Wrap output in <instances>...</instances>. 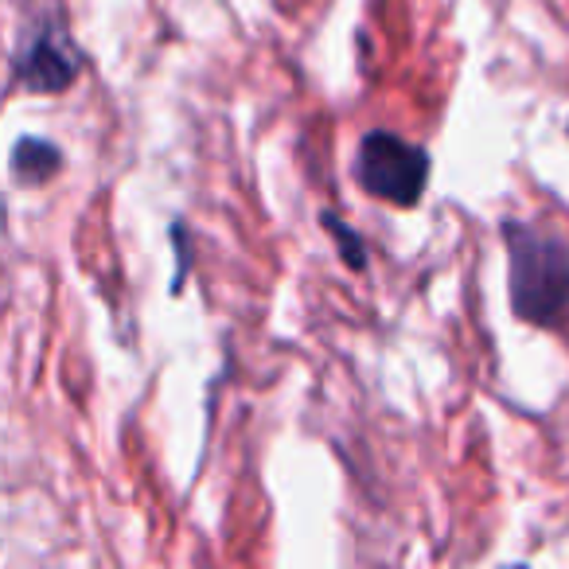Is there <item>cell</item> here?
Returning <instances> with one entry per match:
<instances>
[{
    "instance_id": "obj_3",
    "label": "cell",
    "mask_w": 569,
    "mask_h": 569,
    "mask_svg": "<svg viewBox=\"0 0 569 569\" xmlns=\"http://www.w3.org/2000/svg\"><path fill=\"white\" fill-rule=\"evenodd\" d=\"M79 74V59L67 51V43L59 36H40V40L28 48V56L20 59V82H24L32 94H59L67 90Z\"/></svg>"
},
{
    "instance_id": "obj_4",
    "label": "cell",
    "mask_w": 569,
    "mask_h": 569,
    "mask_svg": "<svg viewBox=\"0 0 569 569\" xmlns=\"http://www.w3.org/2000/svg\"><path fill=\"white\" fill-rule=\"evenodd\" d=\"M63 168V152L51 141H40V137H24L12 149V176L20 183H48L51 176Z\"/></svg>"
},
{
    "instance_id": "obj_5",
    "label": "cell",
    "mask_w": 569,
    "mask_h": 569,
    "mask_svg": "<svg viewBox=\"0 0 569 569\" xmlns=\"http://www.w3.org/2000/svg\"><path fill=\"white\" fill-rule=\"evenodd\" d=\"M320 222H325V227H328V234H332L336 242H340V258L348 261L351 269H363V266H367V246H363V238H359V234H351V230L343 227V222L336 219L332 211H325V214H320Z\"/></svg>"
},
{
    "instance_id": "obj_2",
    "label": "cell",
    "mask_w": 569,
    "mask_h": 569,
    "mask_svg": "<svg viewBox=\"0 0 569 569\" xmlns=\"http://www.w3.org/2000/svg\"><path fill=\"white\" fill-rule=\"evenodd\" d=\"M356 176L367 196L387 199L395 207H413L426 196L429 183V152L421 144L402 141L398 133L375 129L359 141Z\"/></svg>"
},
{
    "instance_id": "obj_1",
    "label": "cell",
    "mask_w": 569,
    "mask_h": 569,
    "mask_svg": "<svg viewBox=\"0 0 569 569\" xmlns=\"http://www.w3.org/2000/svg\"><path fill=\"white\" fill-rule=\"evenodd\" d=\"M511 258V309L527 325L558 328L569 320V246L530 222H503Z\"/></svg>"
}]
</instances>
